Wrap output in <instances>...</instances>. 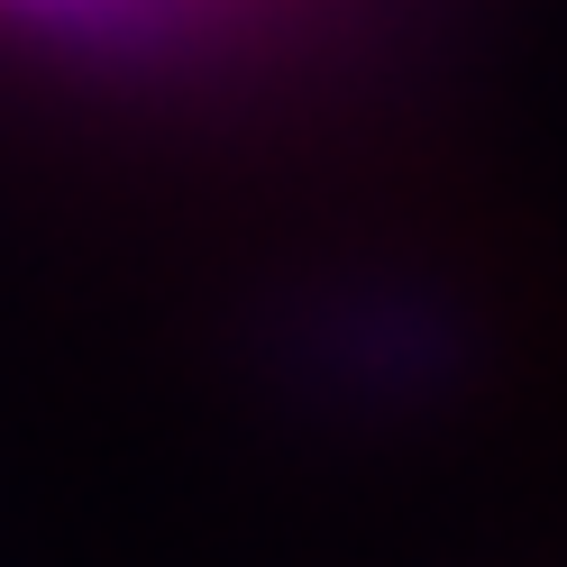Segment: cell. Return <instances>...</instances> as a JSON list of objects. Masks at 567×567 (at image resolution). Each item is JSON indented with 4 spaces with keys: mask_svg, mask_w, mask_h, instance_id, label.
I'll return each mask as SVG.
<instances>
[{
    "mask_svg": "<svg viewBox=\"0 0 567 567\" xmlns=\"http://www.w3.org/2000/svg\"><path fill=\"white\" fill-rule=\"evenodd\" d=\"M293 348L311 367H330L339 384H358L367 403L384 394H440V384L467 367V330L457 311L431 293H403V284H375V293L321 302L311 330H293Z\"/></svg>",
    "mask_w": 567,
    "mask_h": 567,
    "instance_id": "cell-1",
    "label": "cell"
}]
</instances>
